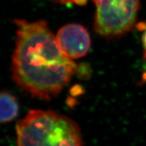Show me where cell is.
Segmentation results:
<instances>
[{
  "mask_svg": "<svg viewBox=\"0 0 146 146\" xmlns=\"http://www.w3.org/2000/svg\"><path fill=\"white\" fill-rule=\"evenodd\" d=\"M96 5L94 29L107 38L127 33L135 25L139 0H92Z\"/></svg>",
  "mask_w": 146,
  "mask_h": 146,
  "instance_id": "cell-3",
  "label": "cell"
},
{
  "mask_svg": "<svg viewBox=\"0 0 146 146\" xmlns=\"http://www.w3.org/2000/svg\"><path fill=\"white\" fill-rule=\"evenodd\" d=\"M16 146H84L78 125L52 110H31L16 125Z\"/></svg>",
  "mask_w": 146,
  "mask_h": 146,
  "instance_id": "cell-2",
  "label": "cell"
},
{
  "mask_svg": "<svg viewBox=\"0 0 146 146\" xmlns=\"http://www.w3.org/2000/svg\"><path fill=\"white\" fill-rule=\"evenodd\" d=\"M137 29L139 31L143 32L141 41L143 47L144 57L146 58V21L141 22V23L137 24Z\"/></svg>",
  "mask_w": 146,
  "mask_h": 146,
  "instance_id": "cell-6",
  "label": "cell"
},
{
  "mask_svg": "<svg viewBox=\"0 0 146 146\" xmlns=\"http://www.w3.org/2000/svg\"><path fill=\"white\" fill-rule=\"evenodd\" d=\"M14 23L17 31L12 79L33 98L52 99L69 83L77 65L62 52L45 21Z\"/></svg>",
  "mask_w": 146,
  "mask_h": 146,
  "instance_id": "cell-1",
  "label": "cell"
},
{
  "mask_svg": "<svg viewBox=\"0 0 146 146\" xmlns=\"http://www.w3.org/2000/svg\"><path fill=\"white\" fill-rule=\"evenodd\" d=\"M1 123H7L13 120L18 114V104L13 95L7 91H2L0 97Z\"/></svg>",
  "mask_w": 146,
  "mask_h": 146,
  "instance_id": "cell-5",
  "label": "cell"
},
{
  "mask_svg": "<svg viewBox=\"0 0 146 146\" xmlns=\"http://www.w3.org/2000/svg\"><path fill=\"white\" fill-rule=\"evenodd\" d=\"M56 39L62 52L72 60L85 56L91 46L88 31L77 24H69L62 27L57 33Z\"/></svg>",
  "mask_w": 146,
  "mask_h": 146,
  "instance_id": "cell-4",
  "label": "cell"
},
{
  "mask_svg": "<svg viewBox=\"0 0 146 146\" xmlns=\"http://www.w3.org/2000/svg\"><path fill=\"white\" fill-rule=\"evenodd\" d=\"M87 0H54L55 3L60 4H76L78 5H84L86 4Z\"/></svg>",
  "mask_w": 146,
  "mask_h": 146,
  "instance_id": "cell-7",
  "label": "cell"
}]
</instances>
